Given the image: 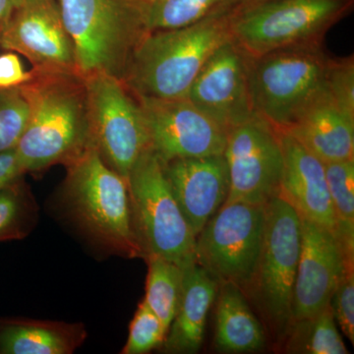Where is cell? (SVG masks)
Instances as JSON below:
<instances>
[{
  "label": "cell",
  "instance_id": "obj_1",
  "mask_svg": "<svg viewBox=\"0 0 354 354\" xmlns=\"http://www.w3.org/2000/svg\"><path fill=\"white\" fill-rule=\"evenodd\" d=\"M20 86L29 120L15 147L25 172L68 165L92 145L85 79L77 73L35 72Z\"/></svg>",
  "mask_w": 354,
  "mask_h": 354
},
{
  "label": "cell",
  "instance_id": "obj_2",
  "mask_svg": "<svg viewBox=\"0 0 354 354\" xmlns=\"http://www.w3.org/2000/svg\"><path fill=\"white\" fill-rule=\"evenodd\" d=\"M236 6L187 27L149 32L135 48L123 77L130 92L158 99L187 97L209 58L232 39L230 20Z\"/></svg>",
  "mask_w": 354,
  "mask_h": 354
},
{
  "label": "cell",
  "instance_id": "obj_3",
  "mask_svg": "<svg viewBox=\"0 0 354 354\" xmlns=\"http://www.w3.org/2000/svg\"><path fill=\"white\" fill-rule=\"evenodd\" d=\"M73 46L76 69L123 80L132 53L147 35L146 3L140 0H58Z\"/></svg>",
  "mask_w": 354,
  "mask_h": 354
},
{
  "label": "cell",
  "instance_id": "obj_4",
  "mask_svg": "<svg viewBox=\"0 0 354 354\" xmlns=\"http://www.w3.org/2000/svg\"><path fill=\"white\" fill-rule=\"evenodd\" d=\"M67 167L65 201L81 227L121 255L143 256L127 181L104 162L94 144Z\"/></svg>",
  "mask_w": 354,
  "mask_h": 354
},
{
  "label": "cell",
  "instance_id": "obj_5",
  "mask_svg": "<svg viewBox=\"0 0 354 354\" xmlns=\"http://www.w3.org/2000/svg\"><path fill=\"white\" fill-rule=\"evenodd\" d=\"M330 58L323 43L297 44L250 57L249 83L255 113L278 130L290 127L326 90Z\"/></svg>",
  "mask_w": 354,
  "mask_h": 354
},
{
  "label": "cell",
  "instance_id": "obj_6",
  "mask_svg": "<svg viewBox=\"0 0 354 354\" xmlns=\"http://www.w3.org/2000/svg\"><path fill=\"white\" fill-rule=\"evenodd\" d=\"M354 0H260L235 7L232 39L249 57L323 43L330 28L353 10Z\"/></svg>",
  "mask_w": 354,
  "mask_h": 354
},
{
  "label": "cell",
  "instance_id": "obj_7",
  "mask_svg": "<svg viewBox=\"0 0 354 354\" xmlns=\"http://www.w3.org/2000/svg\"><path fill=\"white\" fill-rule=\"evenodd\" d=\"M127 181L144 256H158L181 268L196 262V237L174 196L164 164L151 149L140 156Z\"/></svg>",
  "mask_w": 354,
  "mask_h": 354
},
{
  "label": "cell",
  "instance_id": "obj_8",
  "mask_svg": "<svg viewBox=\"0 0 354 354\" xmlns=\"http://www.w3.org/2000/svg\"><path fill=\"white\" fill-rule=\"evenodd\" d=\"M301 245V218L281 196L265 206L257 271L248 295L274 335L283 341L292 322V297Z\"/></svg>",
  "mask_w": 354,
  "mask_h": 354
},
{
  "label": "cell",
  "instance_id": "obj_9",
  "mask_svg": "<svg viewBox=\"0 0 354 354\" xmlns=\"http://www.w3.org/2000/svg\"><path fill=\"white\" fill-rule=\"evenodd\" d=\"M265 206L223 204L202 228L195 242L198 264L218 283H234L246 295L255 278L262 250Z\"/></svg>",
  "mask_w": 354,
  "mask_h": 354
},
{
  "label": "cell",
  "instance_id": "obj_10",
  "mask_svg": "<svg viewBox=\"0 0 354 354\" xmlns=\"http://www.w3.org/2000/svg\"><path fill=\"white\" fill-rule=\"evenodd\" d=\"M84 79L93 144L104 162L127 180L140 156L150 149L139 102L116 77L95 73Z\"/></svg>",
  "mask_w": 354,
  "mask_h": 354
},
{
  "label": "cell",
  "instance_id": "obj_11",
  "mask_svg": "<svg viewBox=\"0 0 354 354\" xmlns=\"http://www.w3.org/2000/svg\"><path fill=\"white\" fill-rule=\"evenodd\" d=\"M230 190L223 204L265 206L279 196L283 157L278 129L258 114L227 132Z\"/></svg>",
  "mask_w": 354,
  "mask_h": 354
},
{
  "label": "cell",
  "instance_id": "obj_12",
  "mask_svg": "<svg viewBox=\"0 0 354 354\" xmlns=\"http://www.w3.org/2000/svg\"><path fill=\"white\" fill-rule=\"evenodd\" d=\"M136 99L145 120L150 149L162 164L176 158L208 157L225 152L227 132L187 97Z\"/></svg>",
  "mask_w": 354,
  "mask_h": 354
},
{
  "label": "cell",
  "instance_id": "obj_13",
  "mask_svg": "<svg viewBox=\"0 0 354 354\" xmlns=\"http://www.w3.org/2000/svg\"><path fill=\"white\" fill-rule=\"evenodd\" d=\"M249 59L234 39H230L209 58L186 97L227 132L256 114L249 83Z\"/></svg>",
  "mask_w": 354,
  "mask_h": 354
},
{
  "label": "cell",
  "instance_id": "obj_14",
  "mask_svg": "<svg viewBox=\"0 0 354 354\" xmlns=\"http://www.w3.org/2000/svg\"><path fill=\"white\" fill-rule=\"evenodd\" d=\"M0 46L24 55L32 71L78 74L58 0H25L0 34Z\"/></svg>",
  "mask_w": 354,
  "mask_h": 354
},
{
  "label": "cell",
  "instance_id": "obj_15",
  "mask_svg": "<svg viewBox=\"0 0 354 354\" xmlns=\"http://www.w3.org/2000/svg\"><path fill=\"white\" fill-rule=\"evenodd\" d=\"M301 218V245L292 297V321L313 316L330 305L348 262L334 234Z\"/></svg>",
  "mask_w": 354,
  "mask_h": 354
},
{
  "label": "cell",
  "instance_id": "obj_16",
  "mask_svg": "<svg viewBox=\"0 0 354 354\" xmlns=\"http://www.w3.org/2000/svg\"><path fill=\"white\" fill-rule=\"evenodd\" d=\"M184 218L195 237L223 206L230 190L225 156L176 158L164 164Z\"/></svg>",
  "mask_w": 354,
  "mask_h": 354
},
{
  "label": "cell",
  "instance_id": "obj_17",
  "mask_svg": "<svg viewBox=\"0 0 354 354\" xmlns=\"http://www.w3.org/2000/svg\"><path fill=\"white\" fill-rule=\"evenodd\" d=\"M278 131L283 157L279 196L286 200L300 218L334 234L335 218L325 164L290 133Z\"/></svg>",
  "mask_w": 354,
  "mask_h": 354
},
{
  "label": "cell",
  "instance_id": "obj_18",
  "mask_svg": "<svg viewBox=\"0 0 354 354\" xmlns=\"http://www.w3.org/2000/svg\"><path fill=\"white\" fill-rule=\"evenodd\" d=\"M285 131L324 164L354 158V120L337 108L327 88Z\"/></svg>",
  "mask_w": 354,
  "mask_h": 354
},
{
  "label": "cell",
  "instance_id": "obj_19",
  "mask_svg": "<svg viewBox=\"0 0 354 354\" xmlns=\"http://www.w3.org/2000/svg\"><path fill=\"white\" fill-rule=\"evenodd\" d=\"M218 285L197 262L183 267V293L162 344L165 353L193 354L200 351L207 317L218 295Z\"/></svg>",
  "mask_w": 354,
  "mask_h": 354
},
{
  "label": "cell",
  "instance_id": "obj_20",
  "mask_svg": "<svg viewBox=\"0 0 354 354\" xmlns=\"http://www.w3.org/2000/svg\"><path fill=\"white\" fill-rule=\"evenodd\" d=\"M215 346L221 353H256L264 348L265 330L244 291L230 283L218 285Z\"/></svg>",
  "mask_w": 354,
  "mask_h": 354
},
{
  "label": "cell",
  "instance_id": "obj_21",
  "mask_svg": "<svg viewBox=\"0 0 354 354\" xmlns=\"http://www.w3.org/2000/svg\"><path fill=\"white\" fill-rule=\"evenodd\" d=\"M82 326L48 321L0 322L1 354H70L85 339Z\"/></svg>",
  "mask_w": 354,
  "mask_h": 354
},
{
  "label": "cell",
  "instance_id": "obj_22",
  "mask_svg": "<svg viewBox=\"0 0 354 354\" xmlns=\"http://www.w3.org/2000/svg\"><path fill=\"white\" fill-rule=\"evenodd\" d=\"M335 218V239L354 264V158L325 164Z\"/></svg>",
  "mask_w": 354,
  "mask_h": 354
},
{
  "label": "cell",
  "instance_id": "obj_23",
  "mask_svg": "<svg viewBox=\"0 0 354 354\" xmlns=\"http://www.w3.org/2000/svg\"><path fill=\"white\" fill-rule=\"evenodd\" d=\"M283 341L288 353H348L330 305L315 315L292 321Z\"/></svg>",
  "mask_w": 354,
  "mask_h": 354
},
{
  "label": "cell",
  "instance_id": "obj_24",
  "mask_svg": "<svg viewBox=\"0 0 354 354\" xmlns=\"http://www.w3.org/2000/svg\"><path fill=\"white\" fill-rule=\"evenodd\" d=\"M146 297L144 301L169 330L183 293V268L176 263L148 256Z\"/></svg>",
  "mask_w": 354,
  "mask_h": 354
},
{
  "label": "cell",
  "instance_id": "obj_25",
  "mask_svg": "<svg viewBox=\"0 0 354 354\" xmlns=\"http://www.w3.org/2000/svg\"><path fill=\"white\" fill-rule=\"evenodd\" d=\"M241 0H152L146 4L149 32L178 29L236 6Z\"/></svg>",
  "mask_w": 354,
  "mask_h": 354
},
{
  "label": "cell",
  "instance_id": "obj_26",
  "mask_svg": "<svg viewBox=\"0 0 354 354\" xmlns=\"http://www.w3.org/2000/svg\"><path fill=\"white\" fill-rule=\"evenodd\" d=\"M29 115V102L19 87L0 91V153L17 146Z\"/></svg>",
  "mask_w": 354,
  "mask_h": 354
},
{
  "label": "cell",
  "instance_id": "obj_27",
  "mask_svg": "<svg viewBox=\"0 0 354 354\" xmlns=\"http://www.w3.org/2000/svg\"><path fill=\"white\" fill-rule=\"evenodd\" d=\"M167 330L152 309L141 302L130 325L129 335L123 354H143L164 344Z\"/></svg>",
  "mask_w": 354,
  "mask_h": 354
},
{
  "label": "cell",
  "instance_id": "obj_28",
  "mask_svg": "<svg viewBox=\"0 0 354 354\" xmlns=\"http://www.w3.org/2000/svg\"><path fill=\"white\" fill-rule=\"evenodd\" d=\"M28 213V199L18 181L0 190V241L20 239L25 234Z\"/></svg>",
  "mask_w": 354,
  "mask_h": 354
},
{
  "label": "cell",
  "instance_id": "obj_29",
  "mask_svg": "<svg viewBox=\"0 0 354 354\" xmlns=\"http://www.w3.org/2000/svg\"><path fill=\"white\" fill-rule=\"evenodd\" d=\"M326 88L337 108L354 120L353 55L330 58L326 73Z\"/></svg>",
  "mask_w": 354,
  "mask_h": 354
},
{
  "label": "cell",
  "instance_id": "obj_30",
  "mask_svg": "<svg viewBox=\"0 0 354 354\" xmlns=\"http://www.w3.org/2000/svg\"><path fill=\"white\" fill-rule=\"evenodd\" d=\"M348 267L330 298V307L335 320L344 335L354 342V272Z\"/></svg>",
  "mask_w": 354,
  "mask_h": 354
},
{
  "label": "cell",
  "instance_id": "obj_31",
  "mask_svg": "<svg viewBox=\"0 0 354 354\" xmlns=\"http://www.w3.org/2000/svg\"><path fill=\"white\" fill-rule=\"evenodd\" d=\"M32 72H27L20 58L13 53L0 55V91L18 88L29 82Z\"/></svg>",
  "mask_w": 354,
  "mask_h": 354
},
{
  "label": "cell",
  "instance_id": "obj_32",
  "mask_svg": "<svg viewBox=\"0 0 354 354\" xmlns=\"http://www.w3.org/2000/svg\"><path fill=\"white\" fill-rule=\"evenodd\" d=\"M23 174L25 171L15 148L0 153V190L18 181Z\"/></svg>",
  "mask_w": 354,
  "mask_h": 354
},
{
  "label": "cell",
  "instance_id": "obj_33",
  "mask_svg": "<svg viewBox=\"0 0 354 354\" xmlns=\"http://www.w3.org/2000/svg\"><path fill=\"white\" fill-rule=\"evenodd\" d=\"M25 0H0V34L12 20Z\"/></svg>",
  "mask_w": 354,
  "mask_h": 354
},
{
  "label": "cell",
  "instance_id": "obj_34",
  "mask_svg": "<svg viewBox=\"0 0 354 354\" xmlns=\"http://www.w3.org/2000/svg\"><path fill=\"white\" fill-rule=\"evenodd\" d=\"M260 1V0H241V3H249V2Z\"/></svg>",
  "mask_w": 354,
  "mask_h": 354
},
{
  "label": "cell",
  "instance_id": "obj_35",
  "mask_svg": "<svg viewBox=\"0 0 354 354\" xmlns=\"http://www.w3.org/2000/svg\"><path fill=\"white\" fill-rule=\"evenodd\" d=\"M140 1L144 2V3H149V2L152 1V0H140Z\"/></svg>",
  "mask_w": 354,
  "mask_h": 354
}]
</instances>
